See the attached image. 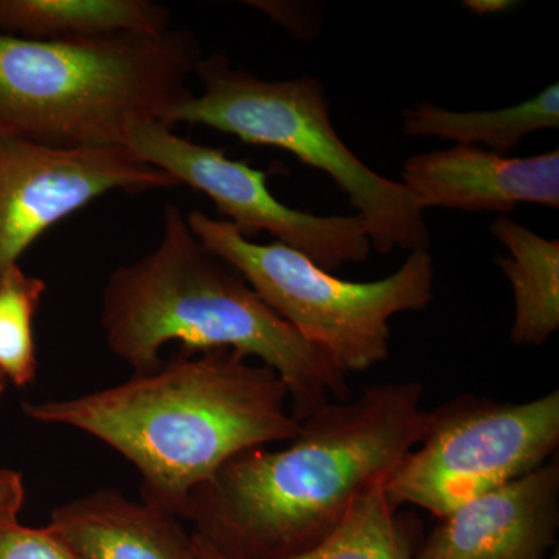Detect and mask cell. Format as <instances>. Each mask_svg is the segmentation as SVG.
Here are the masks:
<instances>
[{"label":"cell","instance_id":"18","mask_svg":"<svg viewBox=\"0 0 559 559\" xmlns=\"http://www.w3.org/2000/svg\"><path fill=\"white\" fill-rule=\"evenodd\" d=\"M0 559L79 558L49 527H25L14 522L0 530Z\"/></svg>","mask_w":559,"mask_h":559},{"label":"cell","instance_id":"8","mask_svg":"<svg viewBox=\"0 0 559 559\" xmlns=\"http://www.w3.org/2000/svg\"><path fill=\"white\" fill-rule=\"evenodd\" d=\"M127 146L179 186L204 193L221 218L248 240L270 234L326 272L369 257L371 242L359 215L318 216L289 207L272 194L266 171L230 159L224 151L182 138L162 123L134 128Z\"/></svg>","mask_w":559,"mask_h":559},{"label":"cell","instance_id":"12","mask_svg":"<svg viewBox=\"0 0 559 559\" xmlns=\"http://www.w3.org/2000/svg\"><path fill=\"white\" fill-rule=\"evenodd\" d=\"M47 527L79 559H198L178 518L112 489L62 503Z\"/></svg>","mask_w":559,"mask_h":559},{"label":"cell","instance_id":"4","mask_svg":"<svg viewBox=\"0 0 559 559\" xmlns=\"http://www.w3.org/2000/svg\"><path fill=\"white\" fill-rule=\"evenodd\" d=\"M193 33L36 40L0 32V138L53 146L127 145L193 95Z\"/></svg>","mask_w":559,"mask_h":559},{"label":"cell","instance_id":"11","mask_svg":"<svg viewBox=\"0 0 559 559\" xmlns=\"http://www.w3.org/2000/svg\"><path fill=\"white\" fill-rule=\"evenodd\" d=\"M430 533L437 559H546L559 528V463L484 492Z\"/></svg>","mask_w":559,"mask_h":559},{"label":"cell","instance_id":"14","mask_svg":"<svg viewBox=\"0 0 559 559\" xmlns=\"http://www.w3.org/2000/svg\"><path fill=\"white\" fill-rule=\"evenodd\" d=\"M509 255L496 260L514 297L511 342L540 347L559 329V241L547 240L509 216L489 227Z\"/></svg>","mask_w":559,"mask_h":559},{"label":"cell","instance_id":"3","mask_svg":"<svg viewBox=\"0 0 559 559\" xmlns=\"http://www.w3.org/2000/svg\"><path fill=\"white\" fill-rule=\"evenodd\" d=\"M100 323L106 345L132 374L156 370L160 349L179 342L183 353L234 349L259 359L285 382L299 421L331 400L352 399L347 374L205 248L176 204L165 205L159 245L109 275Z\"/></svg>","mask_w":559,"mask_h":559},{"label":"cell","instance_id":"19","mask_svg":"<svg viewBox=\"0 0 559 559\" xmlns=\"http://www.w3.org/2000/svg\"><path fill=\"white\" fill-rule=\"evenodd\" d=\"M24 499L25 488L21 474L0 468V530L17 522Z\"/></svg>","mask_w":559,"mask_h":559},{"label":"cell","instance_id":"21","mask_svg":"<svg viewBox=\"0 0 559 559\" xmlns=\"http://www.w3.org/2000/svg\"><path fill=\"white\" fill-rule=\"evenodd\" d=\"M194 544H197L198 559H230L216 550L215 547L210 546L209 543H205L200 536L194 535Z\"/></svg>","mask_w":559,"mask_h":559},{"label":"cell","instance_id":"9","mask_svg":"<svg viewBox=\"0 0 559 559\" xmlns=\"http://www.w3.org/2000/svg\"><path fill=\"white\" fill-rule=\"evenodd\" d=\"M179 187L127 145L53 146L0 138V277L55 224L110 191Z\"/></svg>","mask_w":559,"mask_h":559},{"label":"cell","instance_id":"22","mask_svg":"<svg viewBox=\"0 0 559 559\" xmlns=\"http://www.w3.org/2000/svg\"><path fill=\"white\" fill-rule=\"evenodd\" d=\"M7 382H9V380H7L5 374H3L2 370H0V396H2L3 392H5Z\"/></svg>","mask_w":559,"mask_h":559},{"label":"cell","instance_id":"1","mask_svg":"<svg viewBox=\"0 0 559 559\" xmlns=\"http://www.w3.org/2000/svg\"><path fill=\"white\" fill-rule=\"evenodd\" d=\"M417 381L370 385L326 404L280 450L227 460L191 492L182 520L230 559H285L318 546L355 500L384 484L421 440Z\"/></svg>","mask_w":559,"mask_h":559},{"label":"cell","instance_id":"6","mask_svg":"<svg viewBox=\"0 0 559 559\" xmlns=\"http://www.w3.org/2000/svg\"><path fill=\"white\" fill-rule=\"evenodd\" d=\"M187 223L205 248L240 272L275 314L345 374L388 359L390 319L423 310L433 299L436 270L429 250L411 252L389 277L356 283L334 277L282 242L257 245L201 210L190 212Z\"/></svg>","mask_w":559,"mask_h":559},{"label":"cell","instance_id":"2","mask_svg":"<svg viewBox=\"0 0 559 559\" xmlns=\"http://www.w3.org/2000/svg\"><path fill=\"white\" fill-rule=\"evenodd\" d=\"M24 412L119 452L142 477L143 502L178 520L191 492L227 460L286 443L301 426L282 378L234 349L182 353L114 388L25 403Z\"/></svg>","mask_w":559,"mask_h":559},{"label":"cell","instance_id":"20","mask_svg":"<svg viewBox=\"0 0 559 559\" xmlns=\"http://www.w3.org/2000/svg\"><path fill=\"white\" fill-rule=\"evenodd\" d=\"M463 5L477 16H489V14L503 13V11L514 9L518 3L513 0H468V2H463Z\"/></svg>","mask_w":559,"mask_h":559},{"label":"cell","instance_id":"7","mask_svg":"<svg viewBox=\"0 0 559 559\" xmlns=\"http://www.w3.org/2000/svg\"><path fill=\"white\" fill-rule=\"evenodd\" d=\"M559 444V393L527 403L462 395L428 411L425 432L385 479L395 507L443 520L471 499L527 476Z\"/></svg>","mask_w":559,"mask_h":559},{"label":"cell","instance_id":"10","mask_svg":"<svg viewBox=\"0 0 559 559\" xmlns=\"http://www.w3.org/2000/svg\"><path fill=\"white\" fill-rule=\"evenodd\" d=\"M403 183L417 207L513 212L521 204L559 207V151L507 157L473 145L415 154Z\"/></svg>","mask_w":559,"mask_h":559},{"label":"cell","instance_id":"17","mask_svg":"<svg viewBox=\"0 0 559 559\" xmlns=\"http://www.w3.org/2000/svg\"><path fill=\"white\" fill-rule=\"evenodd\" d=\"M46 289L43 278L22 271L20 264L0 277V370L17 388L36 378L33 320Z\"/></svg>","mask_w":559,"mask_h":559},{"label":"cell","instance_id":"23","mask_svg":"<svg viewBox=\"0 0 559 559\" xmlns=\"http://www.w3.org/2000/svg\"><path fill=\"white\" fill-rule=\"evenodd\" d=\"M547 559H559V555H558V551H555L554 555H551V557L547 558Z\"/></svg>","mask_w":559,"mask_h":559},{"label":"cell","instance_id":"13","mask_svg":"<svg viewBox=\"0 0 559 559\" xmlns=\"http://www.w3.org/2000/svg\"><path fill=\"white\" fill-rule=\"evenodd\" d=\"M170 24V10L150 0H0V32L25 39L157 36Z\"/></svg>","mask_w":559,"mask_h":559},{"label":"cell","instance_id":"5","mask_svg":"<svg viewBox=\"0 0 559 559\" xmlns=\"http://www.w3.org/2000/svg\"><path fill=\"white\" fill-rule=\"evenodd\" d=\"M194 76L201 81V94L193 92L176 106L165 127L202 124L248 145L288 151L329 175L347 194L366 224L371 248L381 253L429 250V229L409 190L378 175L349 151L333 127L319 80H261L234 68L224 55L202 58Z\"/></svg>","mask_w":559,"mask_h":559},{"label":"cell","instance_id":"16","mask_svg":"<svg viewBox=\"0 0 559 559\" xmlns=\"http://www.w3.org/2000/svg\"><path fill=\"white\" fill-rule=\"evenodd\" d=\"M414 521L390 502L384 484L355 500L344 520L318 546L285 559H437L433 539L418 544Z\"/></svg>","mask_w":559,"mask_h":559},{"label":"cell","instance_id":"15","mask_svg":"<svg viewBox=\"0 0 559 559\" xmlns=\"http://www.w3.org/2000/svg\"><path fill=\"white\" fill-rule=\"evenodd\" d=\"M559 128V86L551 84L535 97L495 110H450L425 102L404 112L403 132L412 138H439L457 145H485L492 153H511L522 139Z\"/></svg>","mask_w":559,"mask_h":559}]
</instances>
